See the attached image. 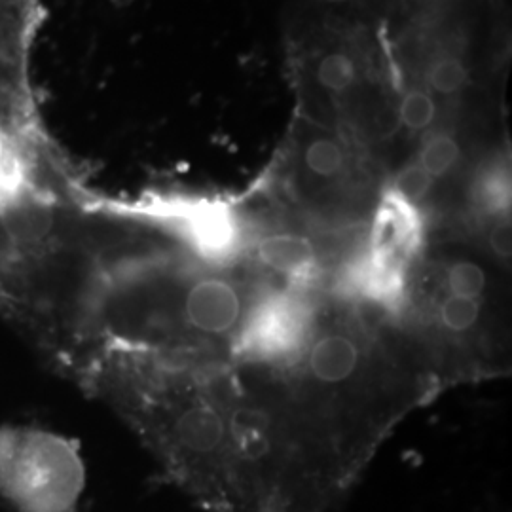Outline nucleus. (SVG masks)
<instances>
[{"mask_svg":"<svg viewBox=\"0 0 512 512\" xmlns=\"http://www.w3.org/2000/svg\"><path fill=\"white\" fill-rule=\"evenodd\" d=\"M84 488L69 442L37 429L0 433V495L18 512H74Z\"/></svg>","mask_w":512,"mask_h":512,"instance_id":"nucleus-1","label":"nucleus"},{"mask_svg":"<svg viewBox=\"0 0 512 512\" xmlns=\"http://www.w3.org/2000/svg\"><path fill=\"white\" fill-rule=\"evenodd\" d=\"M38 16L40 0H0V145L37 131L29 55Z\"/></svg>","mask_w":512,"mask_h":512,"instance_id":"nucleus-2","label":"nucleus"},{"mask_svg":"<svg viewBox=\"0 0 512 512\" xmlns=\"http://www.w3.org/2000/svg\"><path fill=\"white\" fill-rule=\"evenodd\" d=\"M289 361L300 368L302 382L325 393H338V389L353 384L368 366V349L353 327L308 330L304 344Z\"/></svg>","mask_w":512,"mask_h":512,"instance_id":"nucleus-3","label":"nucleus"},{"mask_svg":"<svg viewBox=\"0 0 512 512\" xmlns=\"http://www.w3.org/2000/svg\"><path fill=\"white\" fill-rule=\"evenodd\" d=\"M256 262L270 274L302 277L310 274L315 266V247L310 239L291 234L277 232L264 236L256 243Z\"/></svg>","mask_w":512,"mask_h":512,"instance_id":"nucleus-4","label":"nucleus"},{"mask_svg":"<svg viewBox=\"0 0 512 512\" xmlns=\"http://www.w3.org/2000/svg\"><path fill=\"white\" fill-rule=\"evenodd\" d=\"M484 302L442 291L433 306V319L440 332L450 338L473 336L484 321Z\"/></svg>","mask_w":512,"mask_h":512,"instance_id":"nucleus-5","label":"nucleus"},{"mask_svg":"<svg viewBox=\"0 0 512 512\" xmlns=\"http://www.w3.org/2000/svg\"><path fill=\"white\" fill-rule=\"evenodd\" d=\"M488 285H490V277H488L486 268L475 260L459 258V260L446 264L442 270L440 287L446 293L486 300Z\"/></svg>","mask_w":512,"mask_h":512,"instance_id":"nucleus-6","label":"nucleus"},{"mask_svg":"<svg viewBox=\"0 0 512 512\" xmlns=\"http://www.w3.org/2000/svg\"><path fill=\"white\" fill-rule=\"evenodd\" d=\"M459 156L461 148L458 141L446 133H437L423 143L416 164L433 179H440L458 165Z\"/></svg>","mask_w":512,"mask_h":512,"instance_id":"nucleus-7","label":"nucleus"},{"mask_svg":"<svg viewBox=\"0 0 512 512\" xmlns=\"http://www.w3.org/2000/svg\"><path fill=\"white\" fill-rule=\"evenodd\" d=\"M304 164L311 175L319 179H330L346 167V150L340 143L321 137L311 141L304 152Z\"/></svg>","mask_w":512,"mask_h":512,"instance_id":"nucleus-8","label":"nucleus"},{"mask_svg":"<svg viewBox=\"0 0 512 512\" xmlns=\"http://www.w3.org/2000/svg\"><path fill=\"white\" fill-rule=\"evenodd\" d=\"M357 67L348 54L334 52L325 55L317 67V80L330 92H344L353 86Z\"/></svg>","mask_w":512,"mask_h":512,"instance_id":"nucleus-9","label":"nucleus"},{"mask_svg":"<svg viewBox=\"0 0 512 512\" xmlns=\"http://www.w3.org/2000/svg\"><path fill=\"white\" fill-rule=\"evenodd\" d=\"M437 116V105L433 97L425 92H410L403 99L399 118L404 128L421 131L429 128Z\"/></svg>","mask_w":512,"mask_h":512,"instance_id":"nucleus-10","label":"nucleus"},{"mask_svg":"<svg viewBox=\"0 0 512 512\" xmlns=\"http://www.w3.org/2000/svg\"><path fill=\"white\" fill-rule=\"evenodd\" d=\"M469 73L465 65L456 57H442L437 63H433L429 71V84L435 92L450 95L456 93L467 84Z\"/></svg>","mask_w":512,"mask_h":512,"instance_id":"nucleus-11","label":"nucleus"},{"mask_svg":"<svg viewBox=\"0 0 512 512\" xmlns=\"http://www.w3.org/2000/svg\"><path fill=\"white\" fill-rule=\"evenodd\" d=\"M433 183H435V179L431 175H427L420 165H408L397 175L395 190H397V196L401 202L416 203L429 194Z\"/></svg>","mask_w":512,"mask_h":512,"instance_id":"nucleus-12","label":"nucleus"},{"mask_svg":"<svg viewBox=\"0 0 512 512\" xmlns=\"http://www.w3.org/2000/svg\"><path fill=\"white\" fill-rule=\"evenodd\" d=\"M490 249L499 260L509 262L511 260V222L499 220L490 230Z\"/></svg>","mask_w":512,"mask_h":512,"instance_id":"nucleus-13","label":"nucleus"},{"mask_svg":"<svg viewBox=\"0 0 512 512\" xmlns=\"http://www.w3.org/2000/svg\"><path fill=\"white\" fill-rule=\"evenodd\" d=\"M103 256H105L103 251H99V253H97V275H99V264H101ZM95 283H97V277H95ZM93 289H95V285H93ZM90 302H92V296H90ZM88 310H90V304H88ZM86 323H88V313H86ZM93 359H95V357H93L92 351H90V346H88V338H86V325H84V366L90 365Z\"/></svg>","mask_w":512,"mask_h":512,"instance_id":"nucleus-14","label":"nucleus"},{"mask_svg":"<svg viewBox=\"0 0 512 512\" xmlns=\"http://www.w3.org/2000/svg\"><path fill=\"white\" fill-rule=\"evenodd\" d=\"M427 2H435V0H427Z\"/></svg>","mask_w":512,"mask_h":512,"instance_id":"nucleus-15","label":"nucleus"}]
</instances>
